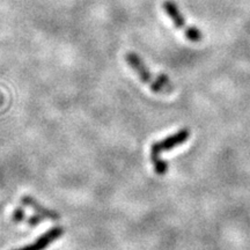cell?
<instances>
[{"label":"cell","instance_id":"1","mask_svg":"<svg viewBox=\"0 0 250 250\" xmlns=\"http://www.w3.org/2000/svg\"><path fill=\"white\" fill-rule=\"evenodd\" d=\"M125 61L132 67V70L138 74V77L142 79L143 83H146V85H149L151 89L154 93L170 92L173 89L171 81L167 74L160 73L156 77V79H153L151 71L148 70L145 62H143V59L137 54H134V52H127L125 55Z\"/></svg>","mask_w":250,"mask_h":250},{"label":"cell","instance_id":"4","mask_svg":"<svg viewBox=\"0 0 250 250\" xmlns=\"http://www.w3.org/2000/svg\"><path fill=\"white\" fill-rule=\"evenodd\" d=\"M64 233L65 230L62 226H55L50 228L48 232L42 234L39 239L35 240L33 243H30V245L14 250H44L45 248H48L52 242H55L56 240H58L59 237L64 235Z\"/></svg>","mask_w":250,"mask_h":250},{"label":"cell","instance_id":"6","mask_svg":"<svg viewBox=\"0 0 250 250\" xmlns=\"http://www.w3.org/2000/svg\"><path fill=\"white\" fill-rule=\"evenodd\" d=\"M12 219H13L14 223H21V221L24 219V210L22 208H18L17 210L14 211L13 215H12Z\"/></svg>","mask_w":250,"mask_h":250},{"label":"cell","instance_id":"3","mask_svg":"<svg viewBox=\"0 0 250 250\" xmlns=\"http://www.w3.org/2000/svg\"><path fill=\"white\" fill-rule=\"evenodd\" d=\"M190 137V130L186 127V129L180 130L179 132L171 134V136L167 137L161 142H156L152 145L151 147V159L160 158L161 152L170 151L176 146L182 145L183 143H186Z\"/></svg>","mask_w":250,"mask_h":250},{"label":"cell","instance_id":"5","mask_svg":"<svg viewBox=\"0 0 250 250\" xmlns=\"http://www.w3.org/2000/svg\"><path fill=\"white\" fill-rule=\"evenodd\" d=\"M21 202H22L23 205L29 206V208H33L36 213L43 215L45 219H50V220H59V219H61V214H59L58 212L44 208V206L41 205L36 199H34L33 197L23 196L22 198H21Z\"/></svg>","mask_w":250,"mask_h":250},{"label":"cell","instance_id":"7","mask_svg":"<svg viewBox=\"0 0 250 250\" xmlns=\"http://www.w3.org/2000/svg\"><path fill=\"white\" fill-rule=\"evenodd\" d=\"M43 219H45L43 215L36 213V214L31 215V217L28 219V225H30V226H37V225H40L41 223H42Z\"/></svg>","mask_w":250,"mask_h":250},{"label":"cell","instance_id":"2","mask_svg":"<svg viewBox=\"0 0 250 250\" xmlns=\"http://www.w3.org/2000/svg\"><path fill=\"white\" fill-rule=\"evenodd\" d=\"M162 8H164L165 13L170 18L171 21H173L175 27H176L177 29L182 30L188 40L195 43L201 42L203 40L202 31L197 27L188 26L186 19H184L182 13H181L179 6L175 4L173 0H166V1H164V4H162Z\"/></svg>","mask_w":250,"mask_h":250}]
</instances>
